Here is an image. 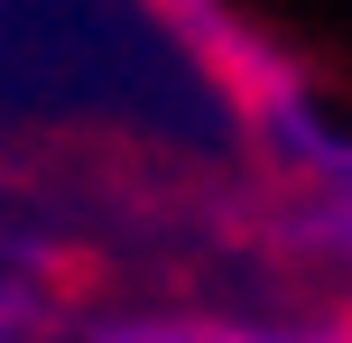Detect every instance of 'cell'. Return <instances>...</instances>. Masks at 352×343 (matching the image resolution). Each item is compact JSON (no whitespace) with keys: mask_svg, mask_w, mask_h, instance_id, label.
Instances as JSON below:
<instances>
[{"mask_svg":"<svg viewBox=\"0 0 352 343\" xmlns=\"http://www.w3.org/2000/svg\"><path fill=\"white\" fill-rule=\"evenodd\" d=\"M111 343H287V334H204V325H148V334H111Z\"/></svg>","mask_w":352,"mask_h":343,"instance_id":"obj_1","label":"cell"},{"mask_svg":"<svg viewBox=\"0 0 352 343\" xmlns=\"http://www.w3.org/2000/svg\"><path fill=\"white\" fill-rule=\"evenodd\" d=\"M10 316H19V307H10V297H0V325H10Z\"/></svg>","mask_w":352,"mask_h":343,"instance_id":"obj_2","label":"cell"}]
</instances>
